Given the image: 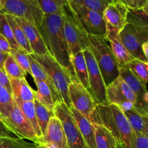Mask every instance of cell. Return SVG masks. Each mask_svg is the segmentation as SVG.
<instances>
[{
	"instance_id": "c3c4849f",
	"label": "cell",
	"mask_w": 148,
	"mask_h": 148,
	"mask_svg": "<svg viewBox=\"0 0 148 148\" xmlns=\"http://www.w3.org/2000/svg\"><path fill=\"white\" fill-rule=\"evenodd\" d=\"M119 148H120V147H119Z\"/></svg>"
},
{
	"instance_id": "e0dca14e",
	"label": "cell",
	"mask_w": 148,
	"mask_h": 148,
	"mask_svg": "<svg viewBox=\"0 0 148 148\" xmlns=\"http://www.w3.org/2000/svg\"><path fill=\"white\" fill-rule=\"evenodd\" d=\"M106 32L105 36L116 59L119 66L121 67V66H124L132 59H133V58L124 47L120 38L119 32L106 25Z\"/></svg>"
},
{
	"instance_id": "9c48e42d",
	"label": "cell",
	"mask_w": 148,
	"mask_h": 148,
	"mask_svg": "<svg viewBox=\"0 0 148 148\" xmlns=\"http://www.w3.org/2000/svg\"><path fill=\"white\" fill-rule=\"evenodd\" d=\"M119 36L124 47L133 59L147 62V59L143 53L142 45L148 42V29L126 23Z\"/></svg>"
},
{
	"instance_id": "f6af8a7d",
	"label": "cell",
	"mask_w": 148,
	"mask_h": 148,
	"mask_svg": "<svg viewBox=\"0 0 148 148\" xmlns=\"http://www.w3.org/2000/svg\"><path fill=\"white\" fill-rule=\"evenodd\" d=\"M41 145V148H57L56 146L53 145L51 144H49V143H40Z\"/></svg>"
},
{
	"instance_id": "277c9868",
	"label": "cell",
	"mask_w": 148,
	"mask_h": 148,
	"mask_svg": "<svg viewBox=\"0 0 148 148\" xmlns=\"http://www.w3.org/2000/svg\"><path fill=\"white\" fill-rule=\"evenodd\" d=\"M62 24L64 34L69 46L70 57L77 52L83 51L90 48V44L88 35L70 8L67 0L62 11Z\"/></svg>"
},
{
	"instance_id": "5bb4252c",
	"label": "cell",
	"mask_w": 148,
	"mask_h": 148,
	"mask_svg": "<svg viewBox=\"0 0 148 148\" xmlns=\"http://www.w3.org/2000/svg\"><path fill=\"white\" fill-rule=\"evenodd\" d=\"M106 99L108 103L115 104L119 107L127 103H131L135 108L137 107L135 94L120 77L106 88Z\"/></svg>"
},
{
	"instance_id": "e575fe53",
	"label": "cell",
	"mask_w": 148,
	"mask_h": 148,
	"mask_svg": "<svg viewBox=\"0 0 148 148\" xmlns=\"http://www.w3.org/2000/svg\"><path fill=\"white\" fill-rule=\"evenodd\" d=\"M0 33L6 38L7 41L10 43L11 49H20L16 40H14L12 31L6 19L5 14L1 12H0Z\"/></svg>"
},
{
	"instance_id": "4dcf8cb0",
	"label": "cell",
	"mask_w": 148,
	"mask_h": 148,
	"mask_svg": "<svg viewBox=\"0 0 148 148\" xmlns=\"http://www.w3.org/2000/svg\"><path fill=\"white\" fill-rule=\"evenodd\" d=\"M43 14H62L66 0H37Z\"/></svg>"
},
{
	"instance_id": "ac0fdd59",
	"label": "cell",
	"mask_w": 148,
	"mask_h": 148,
	"mask_svg": "<svg viewBox=\"0 0 148 148\" xmlns=\"http://www.w3.org/2000/svg\"><path fill=\"white\" fill-rule=\"evenodd\" d=\"M15 17L24 31L33 54L44 55L49 53L37 26L25 19Z\"/></svg>"
},
{
	"instance_id": "2e32d148",
	"label": "cell",
	"mask_w": 148,
	"mask_h": 148,
	"mask_svg": "<svg viewBox=\"0 0 148 148\" xmlns=\"http://www.w3.org/2000/svg\"><path fill=\"white\" fill-rule=\"evenodd\" d=\"M127 12L128 8L122 3L117 1L111 3L103 12L106 25L120 33L126 24Z\"/></svg>"
},
{
	"instance_id": "5b68a950",
	"label": "cell",
	"mask_w": 148,
	"mask_h": 148,
	"mask_svg": "<svg viewBox=\"0 0 148 148\" xmlns=\"http://www.w3.org/2000/svg\"><path fill=\"white\" fill-rule=\"evenodd\" d=\"M30 55L36 62L41 65L57 92H59L63 102L70 108L72 107V104L69 97L68 88L69 84L74 81L70 73L62 67L49 53L44 55L32 53Z\"/></svg>"
},
{
	"instance_id": "4316f807",
	"label": "cell",
	"mask_w": 148,
	"mask_h": 148,
	"mask_svg": "<svg viewBox=\"0 0 148 148\" xmlns=\"http://www.w3.org/2000/svg\"><path fill=\"white\" fill-rule=\"evenodd\" d=\"M34 105L36 118H37L38 123L40 132L42 133V137H43L49 120L55 116L54 113H53V111L48 109L45 106H43L36 99L34 100Z\"/></svg>"
},
{
	"instance_id": "7bdbcfd3",
	"label": "cell",
	"mask_w": 148,
	"mask_h": 148,
	"mask_svg": "<svg viewBox=\"0 0 148 148\" xmlns=\"http://www.w3.org/2000/svg\"><path fill=\"white\" fill-rule=\"evenodd\" d=\"M8 55L9 54L7 53H4L0 51V69L4 70V64Z\"/></svg>"
},
{
	"instance_id": "bcb514c9",
	"label": "cell",
	"mask_w": 148,
	"mask_h": 148,
	"mask_svg": "<svg viewBox=\"0 0 148 148\" xmlns=\"http://www.w3.org/2000/svg\"><path fill=\"white\" fill-rule=\"evenodd\" d=\"M1 8V0H0V10Z\"/></svg>"
},
{
	"instance_id": "7c38bea8",
	"label": "cell",
	"mask_w": 148,
	"mask_h": 148,
	"mask_svg": "<svg viewBox=\"0 0 148 148\" xmlns=\"http://www.w3.org/2000/svg\"><path fill=\"white\" fill-rule=\"evenodd\" d=\"M4 122L20 138L40 143V140L36 135L32 125L14 101L12 110L8 117L4 120Z\"/></svg>"
},
{
	"instance_id": "d590c367",
	"label": "cell",
	"mask_w": 148,
	"mask_h": 148,
	"mask_svg": "<svg viewBox=\"0 0 148 148\" xmlns=\"http://www.w3.org/2000/svg\"><path fill=\"white\" fill-rule=\"evenodd\" d=\"M69 1L77 3L91 10L103 12L106 8L110 4L116 1V0H69Z\"/></svg>"
},
{
	"instance_id": "ee69618b",
	"label": "cell",
	"mask_w": 148,
	"mask_h": 148,
	"mask_svg": "<svg viewBox=\"0 0 148 148\" xmlns=\"http://www.w3.org/2000/svg\"><path fill=\"white\" fill-rule=\"evenodd\" d=\"M142 50H143V53L144 54L145 57L146 59L148 58V42H145L142 45Z\"/></svg>"
},
{
	"instance_id": "8d00e7d4",
	"label": "cell",
	"mask_w": 148,
	"mask_h": 148,
	"mask_svg": "<svg viewBox=\"0 0 148 148\" xmlns=\"http://www.w3.org/2000/svg\"><path fill=\"white\" fill-rule=\"evenodd\" d=\"M0 137H10V138H20L16 134H14L5 123L0 119Z\"/></svg>"
},
{
	"instance_id": "d6986e66",
	"label": "cell",
	"mask_w": 148,
	"mask_h": 148,
	"mask_svg": "<svg viewBox=\"0 0 148 148\" xmlns=\"http://www.w3.org/2000/svg\"><path fill=\"white\" fill-rule=\"evenodd\" d=\"M70 111L75 118L76 124L79 128V132L86 143L88 148H96L95 140V130L92 122L85 118L76 109L71 107Z\"/></svg>"
},
{
	"instance_id": "52a82bcc",
	"label": "cell",
	"mask_w": 148,
	"mask_h": 148,
	"mask_svg": "<svg viewBox=\"0 0 148 148\" xmlns=\"http://www.w3.org/2000/svg\"><path fill=\"white\" fill-rule=\"evenodd\" d=\"M53 113L63 126L67 148H88L69 107L64 102L59 103L55 106Z\"/></svg>"
},
{
	"instance_id": "603a6c76",
	"label": "cell",
	"mask_w": 148,
	"mask_h": 148,
	"mask_svg": "<svg viewBox=\"0 0 148 148\" xmlns=\"http://www.w3.org/2000/svg\"><path fill=\"white\" fill-rule=\"evenodd\" d=\"M5 14L6 19H7L9 25H10L13 36H14V40L17 42L19 48L22 49V50L25 51V52H27L28 54H32L33 51H32L30 44H29L28 41H27V39L26 38L25 35V33L23 31V28H22L21 25L18 23L16 17L14 16L11 15V14Z\"/></svg>"
},
{
	"instance_id": "30bf717a",
	"label": "cell",
	"mask_w": 148,
	"mask_h": 148,
	"mask_svg": "<svg viewBox=\"0 0 148 148\" xmlns=\"http://www.w3.org/2000/svg\"><path fill=\"white\" fill-rule=\"evenodd\" d=\"M83 54L86 62L88 72L90 89L91 95L97 104H107L106 87L103 82L102 75L98 66L96 60L91 51L88 48L83 51Z\"/></svg>"
},
{
	"instance_id": "836d02e7",
	"label": "cell",
	"mask_w": 148,
	"mask_h": 148,
	"mask_svg": "<svg viewBox=\"0 0 148 148\" xmlns=\"http://www.w3.org/2000/svg\"><path fill=\"white\" fill-rule=\"evenodd\" d=\"M10 54L14 58L17 64L20 66L23 72L25 74L31 75L30 71V64L29 61V54L22 49H11Z\"/></svg>"
},
{
	"instance_id": "8992f818",
	"label": "cell",
	"mask_w": 148,
	"mask_h": 148,
	"mask_svg": "<svg viewBox=\"0 0 148 148\" xmlns=\"http://www.w3.org/2000/svg\"><path fill=\"white\" fill-rule=\"evenodd\" d=\"M0 12L23 18L36 26L43 17L37 0H1Z\"/></svg>"
},
{
	"instance_id": "3957f363",
	"label": "cell",
	"mask_w": 148,
	"mask_h": 148,
	"mask_svg": "<svg viewBox=\"0 0 148 148\" xmlns=\"http://www.w3.org/2000/svg\"><path fill=\"white\" fill-rule=\"evenodd\" d=\"M90 49L96 60L106 87L119 77V66L105 36L88 35Z\"/></svg>"
},
{
	"instance_id": "7dc6e473",
	"label": "cell",
	"mask_w": 148,
	"mask_h": 148,
	"mask_svg": "<svg viewBox=\"0 0 148 148\" xmlns=\"http://www.w3.org/2000/svg\"><path fill=\"white\" fill-rule=\"evenodd\" d=\"M0 119H1V120H2V121H3V119H2V117L1 116H0Z\"/></svg>"
},
{
	"instance_id": "ab89813d",
	"label": "cell",
	"mask_w": 148,
	"mask_h": 148,
	"mask_svg": "<svg viewBox=\"0 0 148 148\" xmlns=\"http://www.w3.org/2000/svg\"><path fill=\"white\" fill-rule=\"evenodd\" d=\"M10 50H11V47L9 42L7 41L6 38L0 33V51L10 54Z\"/></svg>"
},
{
	"instance_id": "60d3db41",
	"label": "cell",
	"mask_w": 148,
	"mask_h": 148,
	"mask_svg": "<svg viewBox=\"0 0 148 148\" xmlns=\"http://www.w3.org/2000/svg\"><path fill=\"white\" fill-rule=\"evenodd\" d=\"M117 1L122 3L128 9H135V0H116Z\"/></svg>"
},
{
	"instance_id": "7402d4cb",
	"label": "cell",
	"mask_w": 148,
	"mask_h": 148,
	"mask_svg": "<svg viewBox=\"0 0 148 148\" xmlns=\"http://www.w3.org/2000/svg\"><path fill=\"white\" fill-rule=\"evenodd\" d=\"M71 63L77 80L88 91H90L88 79V72L83 51H79L71 57Z\"/></svg>"
},
{
	"instance_id": "9a60e30c",
	"label": "cell",
	"mask_w": 148,
	"mask_h": 148,
	"mask_svg": "<svg viewBox=\"0 0 148 148\" xmlns=\"http://www.w3.org/2000/svg\"><path fill=\"white\" fill-rule=\"evenodd\" d=\"M43 143L51 144L57 148H67L63 126L60 120L55 116L50 119L46 131L40 140V143Z\"/></svg>"
},
{
	"instance_id": "f1b7e54d",
	"label": "cell",
	"mask_w": 148,
	"mask_h": 148,
	"mask_svg": "<svg viewBox=\"0 0 148 148\" xmlns=\"http://www.w3.org/2000/svg\"><path fill=\"white\" fill-rule=\"evenodd\" d=\"M147 8L128 9L126 23L148 29Z\"/></svg>"
},
{
	"instance_id": "484cf974",
	"label": "cell",
	"mask_w": 148,
	"mask_h": 148,
	"mask_svg": "<svg viewBox=\"0 0 148 148\" xmlns=\"http://www.w3.org/2000/svg\"><path fill=\"white\" fill-rule=\"evenodd\" d=\"M37 90H34L35 99L43 104L48 109L53 111L56 104L54 103L50 88L47 84L42 81L34 80Z\"/></svg>"
},
{
	"instance_id": "1f68e13d",
	"label": "cell",
	"mask_w": 148,
	"mask_h": 148,
	"mask_svg": "<svg viewBox=\"0 0 148 148\" xmlns=\"http://www.w3.org/2000/svg\"><path fill=\"white\" fill-rule=\"evenodd\" d=\"M14 106L12 94L7 90L0 86V116L3 121L8 117Z\"/></svg>"
},
{
	"instance_id": "8fae6325",
	"label": "cell",
	"mask_w": 148,
	"mask_h": 148,
	"mask_svg": "<svg viewBox=\"0 0 148 148\" xmlns=\"http://www.w3.org/2000/svg\"><path fill=\"white\" fill-rule=\"evenodd\" d=\"M68 92L72 106L89 120L96 106L89 91L78 81H72L69 85Z\"/></svg>"
},
{
	"instance_id": "d6a6232c",
	"label": "cell",
	"mask_w": 148,
	"mask_h": 148,
	"mask_svg": "<svg viewBox=\"0 0 148 148\" xmlns=\"http://www.w3.org/2000/svg\"><path fill=\"white\" fill-rule=\"evenodd\" d=\"M4 71L10 79L25 78L26 74L17 64L14 58L9 54L4 64Z\"/></svg>"
},
{
	"instance_id": "7a4b0ae2",
	"label": "cell",
	"mask_w": 148,
	"mask_h": 148,
	"mask_svg": "<svg viewBox=\"0 0 148 148\" xmlns=\"http://www.w3.org/2000/svg\"><path fill=\"white\" fill-rule=\"evenodd\" d=\"M89 121L108 129L120 148H135V133L127 117L115 104H97Z\"/></svg>"
},
{
	"instance_id": "cb8c5ba5",
	"label": "cell",
	"mask_w": 148,
	"mask_h": 148,
	"mask_svg": "<svg viewBox=\"0 0 148 148\" xmlns=\"http://www.w3.org/2000/svg\"><path fill=\"white\" fill-rule=\"evenodd\" d=\"M96 148H119L112 133L101 124H93Z\"/></svg>"
},
{
	"instance_id": "ffe728a7",
	"label": "cell",
	"mask_w": 148,
	"mask_h": 148,
	"mask_svg": "<svg viewBox=\"0 0 148 148\" xmlns=\"http://www.w3.org/2000/svg\"><path fill=\"white\" fill-rule=\"evenodd\" d=\"M135 134H148V115L133 106L122 111Z\"/></svg>"
},
{
	"instance_id": "b9f144b4",
	"label": "cell",
	"mask_w": 148,
	"mask_h": 148,
	"mask_svg": "<svg viewBox=\"0 0 148 148\" xmlns=\"http://www.w3.org/2000/svg\"><path fill=\"white\" fill-rule=\"evenodd\" d=\"M135 9H145L148 7V0H135Z\"/></svg>"
},
{
	"instance_id": "ba28073f",
	"label": "cell",
	"mask_w": 148,
	"mask_h": 148,
	"mask_svg": "<svg viewBox=\"0 0 148 148\" xmlns=\"http://www.w3.org/2000/svg\"><path fill=\"white\" fill-rule=\"evenodd\" d=\"M67 1L87 34L91 36H105L106 27L103 12L91 10L69 0Z\"/></svg>"
},
{
	"instance_id": "d4e9b609",
	"label": "cell",
	"mask_w": 148,
	"mask_h": 148,
	"mask_svg": "<svg viewBox=\"0 0 148 148\" xmlns=\"http://www.w3.org/2000/svg\"><path fill=\"white\" fill-rule=\"evenodd\" d=\"M14 101L20 107L23 114H24L25 118L28 120V121L33 127L37 137H38L39 140H40L42 138V133L40 132V127H39L38 123L37 121V118H36L34 101L23 102V101H16V100H14Z\"/></svg>"
},
{
	"instance_id": "44dd1931",
	"label": "cell",
	"mask_w": 148,
	"mask_h": 148,
	"mask_svg": "<svg viewBox=\"0 0 148 148\" xmlns=\"http://www.w3.org/2000/svg\"><path fill=\"white\" fill-rule=\"evenodd\" d=\"M10 82L13 99L23 102L34 101V90L32 89L25 77L10 79Z\"/></svg>"
},
{
	"instance_id": "4fadbf2b",
	"label": "cell",
	"mask_w": 148,
	"mask_h": 148,
	"mask_svg": "<svg viewBox=\"0 0 148 148\" xmlns=\"http://www.w3.org/2000/svg\"><path fill=\"white\" fill-rule=\"evenodd\" d=\"M119 77L128 85L137 99V108L143 114L148 115V93L147 85L136 77L127 65L119 67Z\"/></svg>"
},
{
	"instance_id": "6da1fadb",
	"label": "cell",
	"mask_w": 148,
	"mask_h": 148,
	"mask_svg": "<svg viewBox=\"0 0 148 148\" xmlns=\"http://www.w3.org/2000/svg\"><path fill=\"white\" fill-rule=\"evenodd\" d=\"M37 28L49 54L70 73L74 81H77L71 63L69 46L64 34L62 14H43L41 23Z\"/></svg>"
},
{
	"instance_id": "83f0119b",
	"label": "cell",
	"mask_w": 148,
	"mask_h": 148,
	"mask_svg": "<svg viewBox=\"0 0 148 148\" xmlns=\"http://www.w3.org/2000/svg\"><path fill=\"white\" fill-rule=\"evenodd\" d=\"M126 65L136 77L147 85L148 82L147 62L137 59H133Z\"/></svg>"
},
{
	"instance_id": "f35d334b",
	"label": "cell",
	"mask_w": 148,
	"mask_h": 148,
	"mask_svg": "<svg viewBox=\"0 0 148 148\" xmlns=\"http://www.w3.org/2000/svg\"><path fill=\"white\" fill-rule=\"evenodd\" d=\"M0 86L3 87L12 94L11 85H10V78L3 69H0Z\"/></svg>"
},
{
	"instance_id": "f546056e",
	"label": "cell",
	"mask_w": 148,
	"mask_h": 148,
	"mask_svg": "<svg viewBox=\"0 0 148 148\" xmlns=\"http://www.w3.org/2000/svg\"><path fill=\"white\" fill-rule=\"evenodd\" d=\"M0 148H41V145L22 138L0 137Z\"/></svg>"
},
{
	"instance_id": "681fc988",
	"label": "cell",
	"mask_w": 148,
	"mask_h": 148,
	"mask_svg": "<svg viewBox=\"0 0 148 148\" xmlns=\"http://www.w3.org/2000/svg\"></svg>"
},
{
	"instance_id": "74e56055",
	"label": "cell",
	"mask_w": 148,
	"mask_h": 148,
	"mask_svg": "<svg viewBox=\"0 0 148 148\" xmlns=\"http://www.w3.org/2000/svg\"><path fill=\"white\" fill-rule=\"evenodd\" d=\"M135 148H148V134H135Z\"/></svg>"
}]
</instances>
